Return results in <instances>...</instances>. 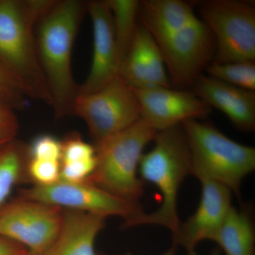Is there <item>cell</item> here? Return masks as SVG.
I'll return each instance as SVG.
<instances>
[{"instance_id": "obj_1", "label": "cell", "mask_w": 255, "mask_h": 255, "mask_svg": "<svg viewBox=\"0 0 255 255\" xmlns=\"http://www.w3.org/2000/svg\"><path fill=\"white\" fill-rule=\"evenodd\" d=\"M86 13L85 1H56L36 26L37 53L57 120L74 115L80 85L72 72V51Z\"/></svg>"}, {"instance_id": "obj_2", "label": "cell", "mask_w": 255, "mask_h": 255, "mask_svg": "<svg viewBox=\"0 0 255 255\" xmlns=\"http://www.w3.org/2000/svg\"><path fill=\"white\" fill-rule=\"evenodd\" d=\"M55 0H0V61L26 98L51 105L38 60L36 26Z\"/></svg>"}, {"instance_id": "obj_3", "label": "cell", "mask_w": 255, "mask_h": 255, "mask_svg": "<svg viewBox=\"0 0 255 255\" xmlns=\"http://www.w3.org/2000/svg\"><path fill=\"white\" fill-rule=\"evenodd\" d=\"M152 150L142 154L138 172L142 182L155 186L161 194L160 206L150 214L142 212L129 228L155 225L169 229L172 234L181 221L177 212L179 189L191 174V156L180 126L157 131Z\"/></svg>"}, {"instance_id": "obj_4", "label": "cell", "mask_w": 255, "mask_h": 255, "mask_svg": "<svg viewBox=\"0 0 255 255\" xmlns=\"http://www.w3.org/2000/svg\"><path fill=\"white\" fill-rule=\"evenodd\" d=\"M191 156V174L219 183L241 196L242 183L255 169V149L196 119L181 124Z\"/></svg>"}, {"instance_id": "obj_5", "label": "cell", "mask_w": 255, "mask_h": 255, "mask_svg": "<svg viewBox=\"0 0 255 255\" xmlns=\"http://www.w3.org/2000/svg\"><path fill=\"white\" fill-rule=\"evenodd\" d=\"M157 130L140 119L96 147L97 164L87 182L113 195L140 205L144 182L137 177L145 146Z\"/></svg>"}, {"instance_id": "obj_6", "label": "cell", "mask_w": 255, "mask_h": 255, "mask_svg": "<svg viewBox=\"0 0 255 255\" xmlns=\"http://www.w3.org/2000/svg\"><path fill=\"white\" fill-rule=\"evenodd\" d=\"M200 18L214 37L212 63L255 61V4L248 0L197 3Z\"/></svg>"}, {"instance_id": "obj_7", "label": "cell", "mask_w": 255, "mask_h": 255, "mask_svg": "<svg viewBox=\"0 0 255 255\" xmlns=\"http://www.w3.org/2000/svg\"><path fill=\"white\" fill-rule=\"evenodd\" d=\"M74 115L85 122L97 147L140 120L141 110L134 90L118 76L98 91L78 95Z\"/></svg>"}, {"instance_id": "obj_8", "label": "cell", "mask_w": 255, "mask_h": 255, "mask_svg": "<svg viewBox=\"0 0 255 255\" xmlns=\"http://www.w3.org/2000/svg\"><path fill=\"white\" fill-rule=\"evenodd\" d=\"M153 38L163 57L171 85L192 86L214 60V37L200 18L185 27Z\"/></svg>"}, {"instance_id": "obj_9", "label": "cell", "mask_w": 255, "mask_h": 255, "mask_svg": "<svg viewBox=\"0 0 255 255\" xmlns=\"http://www.w3.org/2000/svg\"><path fill=\"white\" fill-rule=\"evenodd\" d=\"M63 209L18 197L0 206V237L43 255L55 241Z\"/></svg>"}, {"instance_id": "obj_10", "label": "cell", "mask_w": 255, "mask_h": 255, "mask_svg": "<svg viewBox=\"0 0 255 255\" xmlns=\"http://www.w3.org/2000/svg\"><path fill=\"white\" fill-rule=\"evenodd\" d=\"M20 197L58 206L63 209L77 210L107 219L117 216L124 220V228L143 212L140 205L117 197L92 183L58 182L48 187H33L20 191Z\"/></svg>"}, {"instance_id": "obj_11", "label": "cell", "mask_w": 255, "mask_h": 255, "mask_svg": "<svg viewBox=\"0 0 255 255\" xmlns=\"http://www.w3.org/2000/svg\"><path fill=\"white\" fill-rule=\"evenodd\" d=\"M132 90L140 104L142 120L157 131L204 118L212 110L193 92L162 87Z\"/></svg>"}, {"instance_id": "obj_12", "label": "cell", "mask_w": 255, "mask_h": 255, "mask_svg": "<svg viewBox=\"0 0 255 255\" xmlns=\"http://www.w3.org/2000/svg\"><path fill=\"white\" fill-rule=\"evenodd\" d=\"M87 12L92 21L93 55L90 73L80 85L79 95L98 91L119 76L121 67L112 13L107 1H87Z\"/></svg>"}, {"instance_id": "obj_13", "label": "cell", "mask_w": 255, "mask_h": 255, "mask_svg": "<svg viewBox=\"0 0 255 255\" xmlns=\"http://www.w3.org/2000/svg\"><path fill=\"white\" fill-rule=\"evenodd\" d=\"M201 194L195 213L172 234L173 245L194 251L200 242L214 241L231 209L232 192L219 183L201 179Z\"/></svg>"}, {"instance_id": "obj_14", "label": "cell", "mask_w": 255, "mask_h": 255, "mask_svg": "<svg viewBox=\"0 0 255 255\" xmlns=\"http://www.w3.org/2000/svg\"><path fill=\"white\" fill-rule=\"evenodd\" d=\"M119 76L135 90L152 87H172L162 53L148 30L138 24L135 38Z\"/></svg>"}, {"instance_id": "obj_15", "label": "cell", "mask_w": 255, "mask_h": 255, "mask_svg": "<svg viewBox=\"0 0 255 255\" xmlns=\"http://www.w3.org/2000/svg\"><path fill=\"white\" fill-rule=\"evenodd\" d=\"M193 92L212 108L224 114L243 132L255 129V92L233 86L201 75L193 84Z\"/></svg>"}, {"instance_id": "obj_16", "label": "cell", "mask_w": 255, "mask_h": 255, "mask_svg": "<svg viewBox=\"0 0 255 255\" xmlns=\"http://www.w3.org/2000/svg\"><path fill=\"white\" fill-rule=\"evenodd\" d=\"M105 221V218L84 211L63 209L59 231L43 255H98L95 241Z\"/></svg>"}, {"instance_id": "obj_17", "label": "cell", "mask_w": 255, "mask_h": 255, "mask_svg": "<svg viewBox=\"0 0 255 255\" xmlns=\"http://www.w3.org/2000/svg\"><path fill=\"white\" fill-rule=\"evenodd\" d=\"M139 16L153 37L185 27L199 18L192 3L182 0H143Z\"/></svg>"}, {"instance_id": "obj_18", "label": "cell", "mask_w": 255, "mask_h": 255, "mask_svg": "<svg viewBox=\"0 0 255 255\" xmlns=\"http://www.w3.org/2000/svg\"><path fill=\"white\" fill-rule=\"evenodd\" d=\"M255 238L249 213L231 206L213 241L226 255H254Z\"/></svg>"}, {"instance_id": "obj_19", "label": "cell", "mask_w": 255, "mask_h": 255, "mask_svg": "<svg viewBox=\"0 0 255 255\" xmlns=\"http://www.w3.org/2000/svg\"><path fill=\"white\" fill-rule=\"evenodd\" d=\"M28 145L17 139L0 146V206L15 186L28 182Z\"/></svg>"}, {"instance_id": "obj_20", "label": "cell", "mask_w": 255, "mask_h": 255, "mask_svg": "<svg viewBox=\"0 0 255 255\" xmlns=\"http://www.w3.org/2000/svg\"><path fill=\"white\" fill-rule=\"evenodd\" d=\"M112 16L114 38L121 65L135 38L140 1L137 0H106Z\"/></svg>"}, {"instance_id": "obj_21", "label": "cell", "mask_w": 255, "mask_h": 255, "mask_svg": "<svg viewBox=\"0 0 255 255\" xmlns=\"http://www.w3.org/2000/svg\"><path fill=\"white\" fill-rule=\"evenodd\" d=\"M206 71L211 78L255 92V61L211 63Z\"/></svg>"}, {"instance_id": "obj_22", "label": "cell", "mask_w": 255, "mask_h": 255, "mask_svg": "<svg viewBox=\"0 0 255 255\" xmlns=\"http://www.w3.org/2000/svg\"><path fill=\"white\" fill-rule=\"evenodd\" d=\"M61 162L58 161L29 159L27 172L28 180L38 187H48L60 180Z\"/></svg>"}, {"instance_id": "obj_23", "label": "cell", "mask_w": 255, "mask_h": 255, "mask_svg": "<svg viewBox=\"0 0 255 255\" xmlns=\"http://www.w3.org/2000/svg\"><path fill=\"white\" fill-rule=\"evenodd\" d=\"M26 97L0 61V104L14 111H23Z\"/></svg>"}, {"instance_id": "obj_24", "label": "cell", "mask_w": 255, "mask_h": 255, "mask_svg": "<svg viewBox=\"0 0 255 255\" xmlns=\"http://www.w3.org/2000/svg\"><path fill=\"white\" fill-rule=\"evenodd\" d=\"M61 164L95 158L97 150L82 138L80 135L70 133L61 141Z\"/></svg>"}, {"instance_id": "obj_25", "label": "cell", "mask_w": 255, "mask_h": 255, "mask_svg": "<svg viewBox=\"0 0 255 255\" xmlns=\"http://www.w3.org/2000/svg\"><path fill=\"white\" fill-rule=\"evenodd\" d=\"M30 159L61 162V141L48 134L38 135L28 145Z\"/></svg>"}, {"instance_id": "obj_26", "label": "cell", "mask_w": 255, "mask_h": 255, "mask_svg": "<svg viewBox=\"0 0 255 255\" xmlns=\"http://www.w3.org/2000/svg\"><path fill=\"white\" fill-rule=\"evenodd\" d=\"M97 155L95 158L78 162L61 164L60 182L81 183L86 182L95 170Z\"/></svg>"}, {"instance_id": "obj_27", "label": "cell", "mask_w": 255, "mask_h": 255, "mask_svg": "<svg viewBox=\"0 0 255 255\" xmlns=\"http://www.w3.org/2000/svg\"><path fill=\"white\" fill-rule=\"evenodd\" d=\"M18 128L14 111L0 104V146L16 139Z\"/></svg>"}, {"instance_id": "obj_28", "label": "cell", "mask_w": 255, "mask_h": 255, "mask_svg": "<svg viewBox=\"0 0 255 255\" xmlns=\"http://www.w3.org/2000/svg\"><path fill=\"white\" fill-rule=\"evenodd\" d=\"M28 251L21 245L0 237V255H23Z\"/></svg>"}, {"instance_id": "obj_29", "label": "cell", "mask_w": 255, "mask_h": 255, "mask_svg": "<svg viewBox=\"0 0 255 255\" xmlns=\"http://www.w3.org/2000/svg\"><path fill=\"white\" fill-rule=\"evenodd\" d=\"M176 248H177V246H172V248L168 250L167 252L164 253L162 255H175ZM98 255H107L105 254H102V253H100V254H98ZM123 255H132L131 254H126Z\"/></svg>"}, {"instance_id": "obj_30", "label": "cell", "mask_w": 255, "mask_h": 255, "mask_svg": "<svg viewBox=\"0 0 255 255\" xmlns=\"http://www.w3.org/2000/svg\"><path fill=\"white\" fill-rule=\"evenodd\" d=\"M187 255H199L197 254V253H196L195 250H194V251H187ZM212 255H219V253L218 252H216V253H214V254Z\"/></svg>"}, {"instance_id": "obj_31", "label": "cell", "mask_w": 255, "mask_h": 255, "mask_svg": "<svg viewBox=\"0 0 255 255\" xmlns=\"http://www.w3.org/2000/svg\"><path fill=\"white\" fill-rule=\"evenodd\" d=\"M23 255H39L35 254V253H31V252L28 251L27 253H25V254Z\"/></svg>"}]
</instances>
